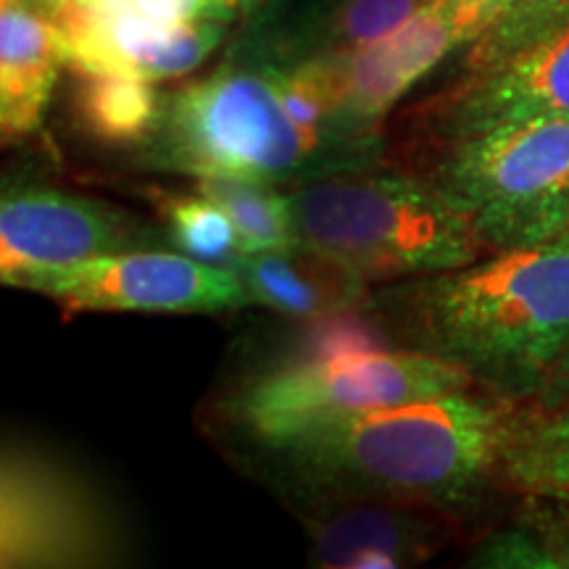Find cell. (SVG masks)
Segmentation results:
<instances>
[{"label":"cell","instance_id":"6da1fadb","mask_svg":"<svg viewBox=\"0 0 569 569\" xmlns=\"http://www.w3.org/2000/svg\"><path fill=\"white\" fill-rule=\"evenodd\" d=\"M517 403L475 386L306 425L274 443L340 498H386L446 511L498 482Z\"/></svg>","mask_w":569,"mask_h":569},{"label":"cell","instance_id":"7a4b0ae2","mask_svg":"<svg viewBox=\"0 0 569 569\" xmlns=\"http://www.w3.org/2000/svg\"><path fill=\"white\" fill-rule=\"evenodd\" d=\"M409 325L417 351L467 369L490 393L532 401L569 348V238L419 277Z\"/></svg>","mask_w":569,"mask_h":569},{"label":"cell","instance_id":"3957f363","mask_svg":"<svg viewBox=\"0 0 569 569\" xmlns=\"http://www.w3.org/2000/svg\"><path fill=\"white\" fill-rule=\"evenodd\" d=\"M288 201L296 243L330 256L369 284L448 272L486 256L467 211L436 180L327 177Z\"/></svg>","mask_w":569,"mask_h":569},{"label":"cell","instance_id":"277c9868","mask_svg":"<svg viewBox=\"0 0 569 569\" xmlns=\"http://www.w3.org/2000/svg\"><path fill=\"white\" fill-rule=\"evenodd\" d=\"M440 184L486 253L569 238V119H532L453 140Z\"/></svg>","mask_w":569,"mask_h":569},{"label":"cell","instance_id":"5b68a950","mask_svg":"<svg viewBox=\"0 0 569 569\" xmlns=\"http://www.w3.org/2000/svg\"><path fill=\"white\" fill-rule=\"evenodd\" d=\"M478 382L467 369L427 351L353 348L325 359L288 361L253 382L240 401V417L253 436L280 443L322 419L419 401Z\"/></svg>","mask_w":569,"mask_h":569},{"label":"cell","instance_id":"8992f818","mask_svg":"<svg viewBox=\"0 0 569 569\" xmlns=\"http://www.w3.org/2000/svg\"><path fill=\"white\" fill-rule=\"evenodd\" d=\"M169 142L196 177L269 182L311 156L282 109L272 71L227 69L184 88L169 111Z\"/></svg>","mask_w":569,"mask_h":569},{"label":"cell","instance_id":"52a82bcc","mask_svg":"<svg viewBox=\"0 0 569 569\" xmlns=\"http://www.w3.org/2000/svg\"><path fill=\"white\" fill-rule=\"evenodd\" d=\"M511 6L515 0H425L401 27L346 59L332 130L351 142L375 138L419 80L461 48H472Z\"/></svg>","mask_w":569,"mask_h":569},{"label":"cell","instance_id":"ba28073f","mask_svg":"<svg viewBox=\"0 0 569 569\" xmlns=\"http://www.w3.org/2000/svg\"><path fill=\"white\" fill-rule=\"evenodd\" d=\"M21 288L53 298L67 315L148 311L203 315L251 301L238 272L163 251L98 253L32 274Z\"/></svg>","mask_w":569,"mask_h":569},{"label":"cell","instance_id":"9c48e42d","mask_svg":"<svg viewBox=\"0 0 569 569\" xmlns=\"http://www.w3.org/2000/svg\"><path fill=\"white\" fill-rule=\"evenodd\" d=\"M109 532L77 478L32 453L0 451V567L98 559Z\"/></svg>","mask_w":569,"mask_h":569},{"label":"cell","instance_id":"30bf717a","mask_svg":"<svg viewBox=\"0 0 569 569\" xmlns=\"http://www.w3.org/2000/svg\"><path fill=\"white\" fill-rule=\"evenodd\" d=\"M469 74L443 117L453 140L501 124L569 119V21Z\"/></svg>","mask_w":569,"mask_h":569},{"label":"cell","instance_id":"8fae6325","mask_svg":"<svg viewBox=\"0 0 569 569\" xmlns=\"http://www.w3.org/2000/svg\"><path fill=\"white\" fill-rule=\"evenodd\" d=\"M127 238L117 213L84 198L32 190L0 201V284L113 253Z\"/></svg>","mask_w":569,"mask_h":569},{"label":"cell","instance_id":"7c38bea8","mask_svg":"<svg viewBox=\"0 0 569 569\" xmlns=\"http://www.w3.org/2000/svg\"><path fill=\"white\" fill-rule=\"evenodd\" d=\"M440 511L386 498L338 503L315 525L311 553L322 567L396 569L430 559L446 540Z\"/></svg>","mask_w":569,"mask_h":569},{"label":"cell","instance_id":"4fadbf2b","mask_svg":"<svg viewBox=\"0 0 569 569\" xmlns=\"http://www.w3.org/2000/svg\"><path fill=\"white\" fill-rule=\"evenodd\" d=\"M61 63L63 42L51 17L27 0H0V142L38 130Z\"/></svg>","mask_w":569,"mask_h":569},{"label":"cell","instance_id":"5bb4252c","mask_svg":"<svg viewBox=\"0 0 569 569\" xmlns=\"http://www.w3.org/2000/svg\"><path fill=\"white\" fill-rule=\"evenodd\" d=\"M238 277L251 301L296 319L356 311L367 296V280L330 256L306 246L243 253Z\"/></svg>","mask_w":569,"mask_h":569},{"label":"cell","instance_id":"9a60e30c","mask_svg":"<svg viewBox=\"0 0 569 569\" xmlns=\"http://www.w3.org/2000/svg\"><path fill=\"white\" fill-rule=\"evenodd\" d=\"M498 482L525 498L569 503V415L517 403L503 436Z\"/></svg>","mask_w":569,"mask_h":569},{"label":"cell","instance_id":"2e32d148","mask_svg":"<svg viewBox=\"0 0 569 569\" xmlns=\"http://www.w3.org/2000/svg\"><path fill=\"white\" fill-rule=\"evenodd\" d=\"M425 0H325L301 30V59H351L401 27Z\"/></svg>","mask_w":569,"mask_h":569},{"label":"cell","instance_id":"e0dca14e","mask_svg":"<svg viewBox=\"0 0 569 569\" xmlns=\"http://www.w3.org/2000/svg\"><path fill=\"white\" fill-rule=\"evenodd\" d=\"M77 77V117L92 138L134 142L151 130L159 113L151 80L127 71H82Z\"/></svg>","mask_w":569,"mask_h":569},{"label":"cell","instance_id":"ac0fdd59","mask_svg":"<svg viewBox=\"0 0 569 569\" xmlns=\"http://www.w3.org/2000/svg\"><path fill=\"white\" fill-rule=\"evenodd\" d=\"M196 188L230 217L246 253L282 251L296 246L290 201L269 190L267 182L198 177Z\"/></svg>","mask_w":569,"mask_h":569},{"label":"cell","instance_id":"d6986e66","mask_svg":"<svg viewBox=\"0 0 569 569\" xmlns=\"http://www.w3.org/2000/svg\"><path fill=\"white\" fill-rule=\"evenodd\" d=\"M156 198L169 234L184 253L209 264H234L243 259L246 251L230 217L209 198L177 193H159Z\"/></svg>","mask_w":569,"mask_h":569},{"label":"cell","instance_id":"ffe728a7","mask_svg":"<svg viewBox=\"0 0 569 569\" xmlns=\"http://www.w3.org/2000/svg\"><path fill=\"white\" fill-rule=\"evenodd\" d=\"M565 21H569V0H515V6L472 46L469 71L507 59Z\"/></svg>","mask_w":569,"mask_h":569},{"label":"cell","instance_id":"44dd1931","mask_svg":"<svg viewBox=\"0 0 569 569\" xmlns=\"http://www.w3.org/2000/svg\"><path fill=\"white\" fill-rule=\"evenodd\" d=\"M469 565L498 569H549V559H546L536 536L519 519H515L509 528L482 540Z\"/></svg>","mask_w":569,"mask_h":569},{"label":"cell","instance_id":"7402d4cb","mask_svg":"<svg viewBox=\"0 0 569 569\" xmlns=\"http://www.w3.org/2000/svg\"><path fill=\"white\" fill-rule=\"evenodd\" d=\"M519 522L528 528L549 559V569H569V503L551 498H525Z\"/></svg>","mask_w":569,"mask_h":569},{"label":"cell","instance_id":"603a6c76","mask_svg":"<svg viewBox=\"0 0 569 569\" xmlns=\"http://www.w3.org/2000/svg\"><path fill=\"white\" fill-rule=\"evenodd\" d=\"M530 407L543 411H557V415H569V348L559 359V365L551 369L549 380L538 390V396L528 401Z\"/></svg>","mask_w":569,"mask_h":569},{"label":"cell","instance_id":"cb8c5ba5","mask_svg":"<svg viewBox=\"0 0 569 569\" xmlns=\"http://www.w3.org/2000/svg\"><path fill=\"white\" fill-rule=\"evenodd\" d=\"M184 9H188V13L193 19L198 17H213V19H222L219 17V11L213 9V0H182Z\"/></svg>","mask_w":569,"mask_h":569},{"label":"cell","instance_id":"d4e9b609","mask_svg":"<svg viewBox=\"0 0 569 569\" xmlns=\"http://www.w3.org/2000/svg\"><path fill=\"white\" fill-rule=\"evenodd\" d=\"M251 6V0H213V9L219 11V17L227 19L230 13L240 11V9H248Z\"/></svg>","mask_w":569,"mask_h":569},{"label":"cell","instance_id":"484cf974","mask_svg":"<svg viewBox=\"0 0 569 569\" xmlns=\"http://www.w3.org/2000/svg\"><path fill=\"white\" fill-rule=\"evenodd\" d=\"M261 3H264V0H251V6H261Z\"/></svg>","mask_w":569,"mask_h":569}]
</instances>
